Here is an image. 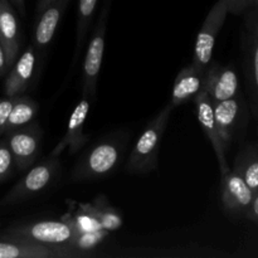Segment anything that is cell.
Listing matches in <instances>:
<instances>
[{"instance_id":"obj_1","label":"cell","mask_w":258,"mask_h":258,"mask_svg":"<svg viewBox=\"0 0 258 258\" xmlns=\"http://www.w3.org/2000/svg\"><path fill=\"white\" fill-rule=\"evenodd\" d=\"M171 110H173V106L169 103L146 126L128 156L127 164H126V170L128 173L146 174L156 168L161 139L168 125Z\"/></svg>"},{"instance_id":"obj_2","label":"cell","mask_w":258,"mask_h":258,"mask_svg":"<svg viewBox=\"0 0 258 258\" xmlns=\"http://www.w3.org/2000/svg\"><path fill=\"white\" fill-rule=\"evenodd\" d=\"M122 150L123 144L117 139L96 144L75 166L72 179L75 181L93 180L110 175L120 163Z\"/></svg>"},{"instance_id":"obj_3","label":"cell","mask_w":258,"mask_h":258,"mask_svg":"<svg viewBox=\"0 0 258 258\" xmlns=\"http://www.w3.org/2000/svg\"><path fill=\"white\" fill-rule=\"evenodd\" d=\"M110 2L106 0L101 10L100 19L93 29L92 37L88 43L87 52H86L85 60H83L82 70V96L90 100L95 98L96 88H97V80L100 75L101 66L103 59V50H105V37H106V24H107L108 10H110Z\"/></svg>"},{"instance_id":"obj_4","label":"cell","mask_w":258,"mask_h":258,"mask_svg":"<svg viewBox=\"0 0 258 258\" xmlns=\"http://www.w3.org/2000/svg\"><path fill=\"white\" fill-rule=\"evenodd\" d=\"M73 231L67 222L39 221L33 223L12 227L7 231L5 237L35 242V243L50 244V246H68L72 238Z\"/></svg>"},{"instance_id":"obj_5","label":"cell","mask_w":258,"mask_h":258,"mask_svg":"<svg viewBox=\"0 0 258 258\" xmlns=\"http://www.w3.org/2000/svg\"><path fill=\"white\" fill-rule=\"evenodd\" d=\"M59 170V160L58 156H49V159L42 161L34 168L28 171L24 178L20 179L12 190L4 197L3 204H14L27 201L38 193L44 190L54 180Z\"/></svg>"},{"instance_id":"obj_6","label":"cell","mask_w":258,"mask_h":258,"mask_svg":"<svg viewBox=\"0 0 258 258\" xmlns=\"http://www.w3.org/2000/svg\"><path fill=\"white\" fill-rule=\"evenodd\" d=\"M227 14H228V9L226 4L219 0L206 17L201 30L197 34L193 63H191L194 67L199 70H207V67L212 63L217 35L223 27Z\"/></svg>"},{"instance_id":"obj_7","label":"cell","mask_w":258,"mask_h":258,"mask_svg":"<svg viewBox=\"0 0 258 258\" xmlns=\"http://www.w3.org/2000/svg\"><path fill=\"white\" fill-rule=\"evenodd\" d=\"M85 254L70 246H50L10 237L0 239V258H66Z\"/></svg>"},{"instance_id":"obj_8","label":"cell","mask_w":258,"mask_h":258,"mask_svg":"<svg viewBox=\"0 0 258 258\" xmlns=\"http://www.w3.org/2000/svg\"><path fill=\"white\" fill-rule=\"evenodd\" d=\"M8 145L12 151L14 165L19 170H27L37 160L40 151V134L39 126L30 125L13 130L8 133Z\"/></svg>"},{"instance_id":"obj_9","label":"cell","mask_w":258,"mask_h":258,"mask_svg":"<svg viewBox=\"0 0 258 258\" xmlns=\"http://www.w3.org/2000/svg\"><path fill=\"white\" fill-rule=\"evenodd\" d=\"M193 100L194 103H196L197 117H198V121L202 125L204 134H206L208 140L211 141L212 146H213L214 153H216L217 159H218L219 170H221L222 175H224V174L228 173L229 168L226 160V149L222 144L218 126H217L216 118H214L213 102H212L208 93L204 92V91L199 92Z\"/></svg>"},{"instance_id":"obj_10","label":"cell","mask_w":258,"mask_h":258,"mask_svg":"<svg viewBox=\"0 0 258 258\" xmlns=\"http://www.w3.org/2000/svg\"><path fill=\"white\" fill-rule=\"evenodd\" d=\"M90 107V98L87 97H83L76 105L75 110L72 111L70 120H68L67 131H66L62 140L54 148V150L52 151L50 156H59V154L64 149H68L71 154H75L88 143V136L83 133V126L87 120Z\"/></svg>"},{"instance_id":"obj_11","label":"cell","mask_w":258,"mask_h":258,"mask_svg":"<svg viewBox=\"0 0 258 258\" xmlns=\"http://www.w3.org/2000/svg\"><path fill=\"white\" fill-rule=\"evenodd\" d=\"M238 90V78L231 68L218 64H209L204 75L203 91L208 93L212 102L228 100L236 96Z\"/></svg>"},{"instance_id":"obj_12","label":"cell","mask_w":258,"mask_h":258,"mask_svg":"<svg viewBox=\"0 0 258 258\" xmlns=\"http://www.w3.org/2000/svg\"><path fill=\"white\" fill-rule=\"evenodd\" d=\"M35 63H37V53L34 45H30L10 68V72L4 83V91L8 97L19 96L27 90L34 75Z\"/></svg>"},{"instance_id":"obj_13","label":"cell","mask_w":258,"mask_h":258,"mask_svg":"<svg viewBox=\"0 0 258 258\" xmlns=\"http://www.w3.org/2000/svg\"><path fill=\"white\" fill-rule=\"evenodd\" d=\"M68 3L70 0H54L38 15L33 43L35 49L44 50L50 44Z\"/></svg>"},{"instance_id":"obj_14","label":"cell","mask_w":258,"mask_h":258,"mask_svg":"<svg viewBox=\"0 0 258 258\" xmlns=\"http://www.w3.org/2000/svg\"><path fill=\"white\" fill-rule=\"evenodd\" d=\"M0 44L5 52L8 67H13L20 50L18 20L9 0H3L0 13Z\"/></svg>"},{"instance_id":"obj_15","label":"cell","mask_w":258,"mask_h":258,"mask_svg":"<svg viewBox=\"0 0 258 258\" xmlns=\"http://www.w3.org/2000/svg\"><path fill=\"white\" fill-rule=\"evenodd\" d=\"M252 199L253 190L238 173L228 171L222 175V202L227 211H242L251 204Z\"/></svg>"},{"instance_id":"obj_16","label":"cell","mask_w":258,"mask_h":258,"mask_svg":"<svg viewBox=\"0 0 258 258\" xmlns=\"http://www.w3.org/2000/svg\"><path fill=\"white\" fill-rule=\"evenodd\" d=\"M204 75L206 70H199L193 64L183 68L178 73L171 91L170 105L173 108L188 102L189 100H193L199 92L203 91Z\"/></svg>"},{"instance_id":"obj_17","label":"cell","mask_w":258,"mask_h":258,"mask_svg":"<svg viewBox=\"0 0 258 258\" xmlns=\"http://www.w3.org/2000/svg\"><path fill=\"white\" fill-rule=\"evenodd\" d=\"M81 208L92 213L100 221L103 229L108 232L117 231L122 226V217L110 204L105 196H97L92 203H77Z\"/></svg>"},{"instance_id":"obj_18","label":"cell","mask_w":258,"mask_h":258,"mask_svg":"<svg viewBox=\"0 0 258 258\" xmlns=\"http://www.w3.org/2000/svg\"><path fill=\"white\" fill-rule=\"evenodd\" d=\"M213 112L222 144L227 150L228 149L227 146L231 141L232 128H233L237 115H238V102L234 98L213 102Z\"/></svg>"},{"instance_id":"obj_19","label":"cell","mask_w":258,"mask_h":258,"mask_svg":"<svg viewBox=\"0 0 258 258\" xmlns=\"http://www.w3.org/2000/svg\"><path fill=\"white\" fill-rule=\"evenodd\" d=\"M38 108L39 107H38L37 102H34L32 98L20 95L15 96L12 111H10L7 123H5L3 134H8L32 122V120L37 115Z\"/></svg>"},{"instance_id":"obj_20","label":"cell","mask_w":258,"mask_h":258,"mask_svg":"<svg viewBox=\"0 0 258 258\" xmlns=\"http://www.w3.org/2000/svg\"><path fill=\"white\" fill-rule=\"evenodd\" d=\"M97 0H78V12H77V33H76V45L73 52L72 68L76 67L80 60L81 52H82L83 44L86 42L88 28L92 22L93 14H95Z\"/></svg>"},{"instance_id":"obj_21","label":"cell","mask_w":258,"mask_h":258,"mask_svg":"<svg viewBox=\"0 0 258 258\" xmlns=\"http://www.w3.org/2000/svg\"><path fill=\"white\" fill-rule=\"evenodd\" d=\"M75 206L60 218L70 224L73 232H95L103 229L100 221L92 213L81 208L77 203H75Z\"/></svg>"},{"instance_id":"obj_22","label":"cell","mask_w":258,"mask_h":258,"mask_svg":"<svg viewBox=\"0 0 258 258\" xmlns=\"http://www.w3.org/2000/svg\"><path fill=\"white\" fill-rule=\"evenodd\" d=\"M108 234H110V232L106 231V229L95 232H73L68 246L77 249V251L83 252V253H87L88 251H92L98 244L102 243L107 238Z\"/></svg>"},{"instance_id":"obj_23","label":"cell","mask_w":258,"mask_h":258,"mask_svg":"<svg viewBox=\"0 0 258 258\" xmlns=\"http://www.w3.org/2000/svg\"><path fill=\"white\" fill-rule=\"evenodd\" d=\"M14 160H13L12 151H10L8 141L4 140L0 143V180L7 179L12 173Z\"/></svg>"},{"instance_id":"obj_24","label":"cell","mask_w":258,"mask_h":258,"mask_svg":"<svg viewBox=\"0 0 258 258\" xmlns=\"http://www.w3.org/2000/svg\"><path fill=\"white\" fill-rule=\"evenodd\" d=\"M239 174V173H238ZM239 175L243 178V180L246 181L247 185L252 189V190H257L258 189V161H252L248 165L244 168V170L242 171V174Z\"/></svg>"},{"instance_id":"obj_25","label":"cell","mask_w":258,"mask_h":258,"mask_svg":"<svg viewBox=\"0 0 258 258\" xmlns=\"http://www.w3.org/2000/svg\"><path fill=\"white\" fill-rule=\"evenodd\" d=\"M15 96L14 97H8L4 100H0V134H3L4 130V126L7 123L8 117H9V113L12 111L13 103H14Z\"/></svg>"},{"instance_id":"obj_26","label":"cell","mask_w":258,"mask_h":258,"mask_svg":"<svg viewBox=\"0 0 258 258\" xmlns=\"http://www.w3.org/2000/svg\"><path fill=\"white\" fill-rule=\"evenodd\" d=\"M222 2L226 4L228 12L233 13V14H239L244 9H247L253 3V0H222Z\"/></svg>"},{"instance_id":"obj_27","label":"cell","mask_w":258,"mask_h":258,"mask_svg":"<svg viewBox=\"0 0 258 258\" xmlns=\"http://www.w3.org/2000/svg\"><path fill=\"white\" fill-rule=\"evenodd\" d=\"M253 77L258 88V25L254 29V48H253Z\"/></svg>"},{"instance_id":"obj_28","label":"cell","mask_w":258,"mask_h":258,"mask_svg":"<svg viewBox=\"0 0 258 258\" xmlns=\"http://www.w3.org/2000/svg\"><path fill=\"white\" fill-rule=\"evenodd\" d=\"M8 71H9V67H8L7 57H5V52L0 44V78L4 77Z\"/></svg>"},{"instance_id":"obj_29","label":"cell","mask_w":258,"mask_h":258,"mask_svg":"<svg viewBox=\"0 0 258 258\" xmlns=\"http://www.w3.org/2000/svg\"><path fill=\"white\" fill-rule=\"evenodd\" d=\"M54 0H38L37 2V8H35V12H37V17L50 4L53 3Z\"/></svg>"},{"instance_id":"obj_30","label":"cell","mask_w":258,"mask_h":258,"mask_svg":"<svg viewBox=\"0 0 258 258\" xmlns=\"http://www.w3.org/2000/svg\"><path fill=\"white\" fill-rule=\"evenodd\" d=\"M10 2L14 4V7L18 9V12L20 13V15H22V17H25V3H24V0H10Z\"/></svg>"},{"instance_id":"obj_31","label":"cell","mask_w":258,"mask_h":258,"mask_svg":"<svg viewBox=\"0 0 258 258\" xmlns=\"http://www.w3.org/2000/svg\"><path fill=\"white\" fill-rule=\"evenodd\" d=\"M249 206H251V214H252V216L258 218V196L256 197V198L253 197V199H252V202H251V204H249Z\"/></svg>"},{"instance_id":"obj_32","label":"cell","mask_w":258,"mask_h":258,"mask_svg":"<svg viewBox=\"0 0 258 258\" xmlns=\"http://www.w3.org/2000/svg\"><path fill=\"white\" fill-rule=\"evenodd\" d=\"M2 3H3V0H0V13H2Z\"/></svg>"},{"instance_id":"obj_33","label":"cell","mask_w":258,"mask_h":258,"mask_svg":"<svg viewBox=\"0 0 258 258\" xmlns=\"http://www.w3.org/2000/svg\"><path fill=\"white\" fill-rule=\"evenodd\" d=\"M253 2H254V0H253ZM257 2H258V0H257Z\"/></svg>"}]
</instances>
